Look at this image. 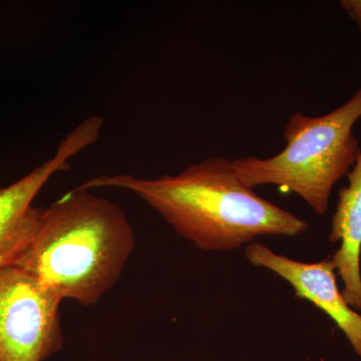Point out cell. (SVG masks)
I'll list each match as a JSON object with an SVG mask.
<instances>
[{
	"label": "cell",
	"mask_w": 361,
	"mask_h": 361,
	"mask_svg": "<svg viewBox=\"0 0 361 361\" xmlns=\"http://www.w3.org/2000/svg\"><path fill=\"white\" fill-rule=\"evenodd\" d=\"M78 188L132 192L203 251L234 250L260 236L294 237L308 228L305 220L254 193L224 157L206 159L177 175H106Z\"/></svg>",
	"instance_id": "1"
},
{
	"label": "cell",
	"mask_w": 361,
	"mask_h": 361,
	"mask_svg": "<svg viewBox=\"0 0 361 361\" xmlns=\"http://www.w3.org/2000/svg\"><path fill=\"white\" fill-rule=\"evenodd\" d=\"M134 248L123 209L78 187L44 209L32 241L13 266L61 300L90 306L118 282Z\"/></svg>",
	"instance_id": "2"
},
{
	"label": "cell",
	"mask_w": 361,
	"mask_h": 361,
	"mask_svg": "<svg viewBox=\"0 0 361 361\" xmlns=\"http://www.w3.org/2000/svg\"><path fill=\"white\" fill-rule=\"evenodd\" d=\"M360 118L361 87L326 115L289 116L283 132L286 146L278 155L239 158L233 165L246 186L275 185L298 195L318 216L325 215L332 188L349 174L360 155L353 132Z\"/></svg>",
	"instance_id": "3"
},
{
	"label": "cell",
	"mask_w": 361,
	"mask_h": 361,
	"mask_svg": "<svg viewBox=\"0 0 361 361\" xmlns=\"http://www.w3.org/2000/svg\"><path fill=\"white\" fill-rule=\"evenodd\" d=\"M61 302L26 271L0 267V361H44L61 350Z\"/></svg>",
	"instance_id": "4"
},
{
	"label": "cell",
	"mask_w": 361,
	"mask_h": 361,
	"mask_svg": "<svg viewBox=\"0 0 361 361\" xmlns=\"http://www.w3.org/2000/svg\"><path fill=\"white\" fill-rule=\"evenodd\" d=\"M104 127L99 116L78 123L61 142L56 154L20 180L0 188V267L11 266L32 241L44 208L32 206L52 176L68 170L71 159L96 144Z\"/></svg>",
	"instance_id": "5"
},
{
	"label": "cell",
	"mask_w": 361,
	"mask_h": 361,
	"mask_svg": "<svg viewBox=\"0 0 361 361\" xmlns=\"http://www.w3.org/2000/svg\"><path fill=\"white\" fill-rule=\"evenodd\" d=\"M245 256L252 265L272 271L288 282L298 298L310 301L326 313L361 356V315L339 291L336 268L330 258L316 263L301 262L255 241L246 246Z\"/></svg>",
	"instance_id": "6"
},
{
	"label": "cell",
	"mask_w": 361,
	"mask_h": 361,
	"mask_svg": "<svg viewBox=\"0 0 361 361\" xmlns=\"http://www.w3.org/2000/svg\"><path fill=\"white\" fill-rule=\"evenodd\" d=\"M348 177V187L339 191L329 234V241H341V248L330 260L343 282L342 296L351 308L361 310V152Z\"/></svg>",
	"instance_id": "7"
},
{
	"label": "cell",
	"mask_w": 361,
	"mask_h": 361,
	"mask_svg": "<svg viewBox=\"0 0 361 361\" xmlns=\"http://www.w3.org/2000/svg\"><path fill=\"white\" fill-rule=\"evenodd\" d=\"M341 4L349 16L356 21L361 32V0H342Z\"/></svg>",
	"instance_id": "8"
}]
</instances>
